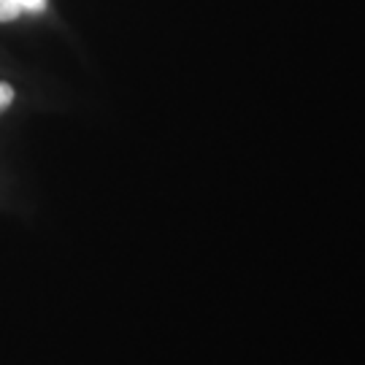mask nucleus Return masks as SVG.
Instances as JSON below:
<instances>
[{
    "label": "nucleus",
    "instance_id": "obj_3",
    "mask_svg": "<svg viewBox=\"0 0 365 365\" xmlns=\"http://www.w3.org/2000/svg\"><path fill=\"white\" fill-rule=\"evenodd\" d=\"M19 6H22V11L25 14H43L46 11V6H49V0H16Z\"/></svg>",
    "mask_w": 365,
    "mask_h": 365
},
{
    "label": "nucleus",
    "instance_id": "obj_1",
    "mask_svg": "<svg viewBox=\"0 0 365 365\" xmlns=\"http://www.w3.org/2000/svg\"><path fill=\"white\" fill-rule=\"evenodd\" d=\"M22 6L16 0H0V22H14L22 16Z\"/></svg>",
    "mask_w": 365,
    "mask_h": 365
},
{
    "label": "nucleus",
    "instance_id": "obj_2",
    "mask_svg": "<svg viewBox=\"0 0 365 365\" xmlns=\"http://www.w3.org/2000/svg\"><path fill=\"white\" fill-rule=\"evenodd\" d=\"M14 98H16V92H14L11 84H6V81H0V114L14 103Z\"/></svg>",
    "mask_w": 365,
    "mask_h": 365
}]
</instances>
